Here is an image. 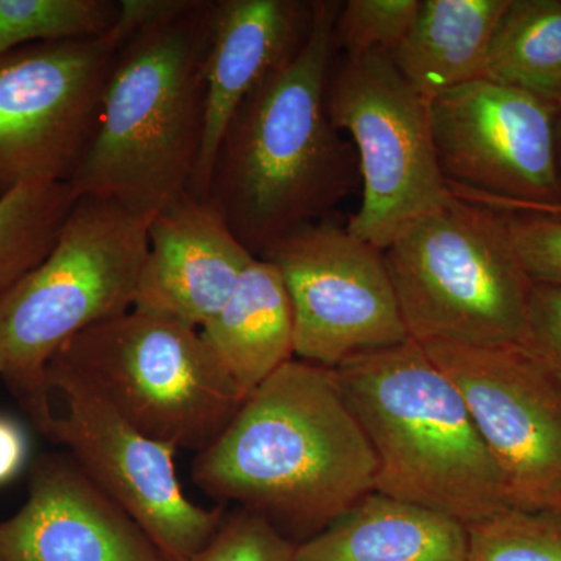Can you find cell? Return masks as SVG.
<instances>
[{
	"mask_svg": "<svg viewBox=\"0 0 561 561\" xmlns=\"http://www.w3.org/2000/svg\"><path fill=\"white\" fill-rule=\"evenodd\" d=\"M378 460L334 368L291 359L192 463L209 497L261 515L295 545L375 491Z\"/></svg>",
	"mask_w": 561,
	"mask_h": 561,
	"instance_id": "1",
	"label": "cell"
},
{
	"mask_svg": "<svg viewBox=\"0 0 561 561\" xmlns=\"http://www.w3.org/2000/svg\"><path fill=\"white\" fill-rule=\"evenodd\" d=\"M339 9L313 2L300 50L247 95L217 149L208 201L253 256L359 186L356 150L327 106Z\"/></svg>",
	"mask_w": 561,
	"mask_h": 561,
	"instance_id": "2",
	"label": "cell"
},
{
	"mask_svg": "<svg viewBox=\"0 0 561 561\" xmlns=\"http://www.w3.org/2000/svg\"><path fill=\"white\" fill-rule=\"evenodd\" d=\"M213 9L214 0H197L122 44L98 130L69 181L79 197L153 217L190 192L205 131Z\"/></svg>",
	"mask_w": 561,
	"mask_h": 561,
	"instance_id": "3",
	"label": "cell"
},
{
	"mask_svg": "<svg viewBox=\"0 0 561 561\" xmlns=\"http://www.w3.org/2000/svg\"><path fill=\"white\" fill-rule=\"evenodd\" d=\"M334 371L378 460L375 491L467 527L511 508L463 398L420 343L359 354Z\"/></svg>",
	"mask_w": 561,
	"mask_h": 561,
	"instance_id": "4",
	"label": "cell"
},
{
	"mask_svg": "<svg viewBox=\"0 0 561 561\" xmlns=\"http://www.w3.org/2000/svg\"><path fill=\"white\" fill-rule=\"evenodd\" d=\"M150 220L116 202L79 197L46 260L0 302V379L35 426L58 351L135 308Z\"/></svg>",
	"mask_w": 561,
	"mask_h": 561,
	"instance_id": "5",
	"label": "cell"
},
{
	"mask_svg": "<svg viewBox=\"0 0 561 561\" xmlns=\"http://www.w3.org/2000/svg\"><path fill=\"white\" fill-rule=\"evenodd\" d=\"M383 254L411 341L526 346L531 280L501 210L454 195Z\"/></svg>",
	"mask_w": 561,
	"mask_h": 561,
	"instance_id": "6",
	"label": "cell"
},
{
	"mask_svg": "<svg viewBox=\"0 0 561 561\" xmlns=\"http://www.w3.org/2000/svg\"><path fill=\"white\" fill-rule=\"evenodd\" d=\"M51 360L79 373L142 434L176 451H203L247 400L201 331L135 309L81 332Z\"/></svg>",
	"mask_w": 561,
	"mask_h": 561,
	"instance_id": "7",
	"label": "cell"
},
{
	"mask_svg": "<svg viewBox=\"0 0 561 561\" xmlns=\"http://www.w3.org/2000/svg\"><path fill=\"white\" fill-rule=\"evenodd\" d=\"M327 106L353 139L362 203L350 232L386 251L427 214L454 198L435 154L430 106L389 54L345 57L328 80Z\"/></svg>",
	"mask_w": 561,
	"mask_h": 561,
	"instance_id": "8",
	"label": "cell"
},
{
	"mask_svg": "<svg viewBox=\"0 0 561 561\" xmlns=\"http://www.w3.org/2000/svg\"><path fill=\"white\" fill-rule=\"evenodd\" d=\"M46 412L36 430L147 531L169 559L191 561L224 523L220 507L181 489L172 446L147 437L90 381L60 362L47 365Z\"/></svg>",
	"mask_w": 561,
	"mask_h": 561,
	"instance_id": "9",
	"label": "cell"
},
{
	"mask_svg": "<svg viewBox=\"0 0 561 561\" xmlns=\"http://www.w3.org/2000/svg\"><path fill=\"white\" fill-rule=\"evenodd\" d=\"M119 47L110 32L0 55V195L72 180L98 130Z\"/></svg>",
	"mask_w": 561,
	"mask_h": 561,
	"instance_id": "10",
	"label": "cell"
},
{
	"mask_svg": "<svg viewBox=\"0 0 561 561\" xmlns=\"http://www.w3.org/2000/svg\"><path fill=\"white\" fill-rule=\"evenodd\" d=\"M260 257L279 268L289 291L297 359L337 368L411 341L386 254L348 228L312 221Z\"/></svg>",
	"mask_w": 561,
	"mask_h": 561,
	"instance_id": "11",
	"label": "cell"
},
{
	"mask_svg": "<svg viewBox=\"0 0 561 561\" xmlns=\"http://www.w3.org/2000/svg\"><path fill=\"white\" fill-rule=\"evenodd\" d=\"M427 106L438 165L456 197L496 210L561 203L559 108L486 79L443 92Z\"/></svg>",
	"mask_w": 561,
	"mask_h": 561,
	"instance_id": "12",
	"label": "cell"
},
{
	"mask_svg": "<svg viewBox=\"0 0 561 561\" xmlns=\"http://www.w3.org/2000/svg\"><path fill=\"white\" fill-rule=\"evenodd\" d=\"M421 346L463 398L511 508H561V383L523 345Z\"/></svg>",
	"mask_w": 561,
	"mask_h": 561,
	"instance_id": "13",
	"label": "cell"
},
{
	"mask_svg": "<svg viewBox=\"0 0 561 561\" xmlns=\"http://www.w3.org/2000/svg\"><path fill=\"white\" fill-rule=\"evenodd\" d=\"M0 561H173L68 454L33 461L27 500L0 522Z\"/></svg>",
	"mask_w": 561,
	"mask_h": 561,
	"instance_id": "14",
	"label": "cell"
},
{
	"mask_svg": "<svg viewBox=\"0 0 561 561\" xmlns=\"http://www.w3.org/2000/svg\"><path fill=\"white\" fill-rule=\"evenodd\" d=\"M254 257L213 203L186 192L151 217L133 309L201 331Z\"/></svg>",
	"mask_w": 561,
	"mask_h": 561,
	"instance_id": "15",
	"label": "cell"
},
{
	"mask_svg": "<svg viewBox=\"0 0 561 561\" xmlns=\"http://www.w3.org/2000/svg\"><path fill=\"white\" fill-rule=\"evenodd\" d=\"M313 2L216 0L206 57V113L201 157L190 192L208 201L210 176L225 130L247 95L300 50Z\"/></svg>",
	"mask_w": 561,
	"mask_h": 561,
	"instance_id": "16",
	"label": "cell"
},
{
	"mask_svg": "<svg viewBox=\"0 0 561 561\" xmlns=\"http://www.w3.org/2000/svg\"><path fill=\"white\" fill-rule=\"evenodd\" d=\"M295 561H468V529L431 508L371 491L297 545Z\"/></svg>",
	"mask_w": 561,
	"mask_h": 561,
	"instance_id": "17",
	"label": "cell"
},
{
	"mask_svg": "<svg viewBox=\"0 0 561 561\" xmlns=\"http://www.w3.org/2000/svg\"><path fill=\"white\" fill-rule=\"evenodd\" d=\"M201 334L249 398L273 373L295 359L294 309L279 268L264 257H254Z\"/></svg>",
	"mask_w": 561,
	"mask_h": 561,
	"instance_id": "18",
	"label": "cell"
},
{
	"mask_svg": "<svg viewBox=\"0 0 561 561\" xmlns=\"http://www.w3.org/2000/svg\"><path fill=\"white\" fill-rule=\"evenodd\" d=\"M508 0H421L411 31L390 54L404 80L430 102L482 79Z\"/></svg>",
	"mask_w": 561,
	"mask_h": 561,
	"instance_id": "19",
	"label": "cell"
},
{
	"mask_svg": "<svg viewBox=\"0 0 561 561\" xmlns=\"http://www.w3.org/2000/svg\"><path fill=\"white\" fill-rule=\"evenodd\" d=\"M482 79L561 106V0H508Z\"/></svg>",
	"mask_w": 561,
	"mask_h": 561,
	"instance_id": "20",
	"label": "cell"
},
{
	"mask_svg": "<svg viewBox=\"0 0 561 561\" xmlns=\"http://www.w3.org/2000/svg\"><path fill=\"white\" fill-rule=\"evenodd\" d=\"M79 195L69 183H25L0 195V302L46 260Z\"/></svg>",
	"mask_w": 561,
	"mask_h": 561,
	"instance_id": "21",
	"label": "cell"
},
{
	"mask_svg": "<svg viewBox=\"0 0 561 561\" xmlns=\"http://www.w3.org/2000/svg\"><path fill=\"white\" fill-rule=\"evenodd\" d=\"M117 16L114 0H0V55L28 44L103 38Z\"/></svg>",
	"mask_w": 561,
	"mask_h": 561,
	"instance_id": "22",
	"label": "cell"
},
{
	"mask_svg": "<svg viewBox=\"0 0 561 561\" xmlns=\"http://www.w3.org/2000/svg\"><path fill=\"white\" fill-rule=\"evenodd\" d=\"M468 529V561H561V508H505Z\"/></svg>",
	"mask_w": 561,
	"mask_h": 561,
	"instance_id": "23",
	"label": "cell"
},
{
	"mask_svg": "<svg viewBox=\"0 0 561 561\" xmlns=\"http://www.w3.org/2000/svg\"><path fill=\"white\" fill-rule=\"evenodd\" d=\"M421 0H348L335 20V46L345 57L391 54L411 31Z\"/></svg>",
	"mask_w": 561,
	"mask_h": 561,
	"instance_id": "24",
	"label": "cell"
},
{
	"mask_svg": "<svg viewBox=\"0 0 561 561\" xmlns=\"http://www.w3.org/2000/svg\"><path fill=\"white\" fill-rule=\"evenodd\" d=\"M297 545L267 519L243 511L225 516L219 530L191 561H295Z\"/></svg>",
	"mask_w": 561,
	"mask_h": 561,
	"instance_id": "25",
	"label": "cell"
},
{
	"mask_svg": "<svg viewBox=\"0 0 561 561\" xmlns=\"http://www.w3.org/2000/svg\"><path fill=\"white\" fill-rule=\"evenodd\" d=\"M502 214L513 250L531 283L561 287V217Z\"/></svg>",
	"mask_w": 561,
	"mask_h": 561,
	"instance_id": "26",
	"label": "cell"
},
{
	"mask_svg": "<svg viewBox=\"0 0 561 561\" xmlns=\"http://www.w3.org/2000/svg\"><path fill=\"white\" fill-rule=\"evenodd\" d=\"M526 348L561 383V287L531 283Z\"/></svg>",
	"mask_w": 561,
	"mask_h": 561,
	"instance_id": "27",
	"label": "cell"
},
{
	"mask_svg": "<svg viewBox=\"0 0 561 561\" xmlns=\"http://www.w3.org/2000/svg\"><path fill=\"white\" fill-rule=\"evenodd\" d=\"M195 2L197 0H119V16L111 35L122 46L139 33L175 20Z\"/></svg>",
	"mask_w": 561,
	"mask_h": 561,
	"instance_id": "28",
	"label": "cell"
},
{
	"mask_svg": "<svg viewBox=\"0 0 561 561\" xmlns=\"http://www.w3.org/2000/svg\"><path fill=\"white\" fill-rule=\"evenodd\" d=\"M28 457V440L16 421L0 415V485L18 478Z\"/></svg>",
	"mask_w": 561,
	"mask_h": 561,
	"instance_id": "29",
	"label": "cell"
},
{
	"mask_svg": "<svg viewBox=\"0 0 561 561\" xmlns=\"http://www.w3.org/2000/svg\"><path fill=\"white\" fill-rule=\"evenodd\" d=\"M502 213H530L561 217V203H556V205H516L502 209Z\"/></svg>",
	"mask_w": 561,
	"mask_h": 561,
	"instance_id": "30",
	"label": "cell"
},
{
	"mask_svg": "<svg viewBox=\"0 0 561 561\" xmlns=\"http://www.w3.org/2000/svg\"><path fill=\"white\" fill-rule=\"evenodd\" d=\"M556 147H557V162H559V171L561 176V106L557 113L556 119Z\"/></svg>",
	"mask_w": 561,
	"mask_h": 561,
	"instance_id": "31",
	"label": "cell"
}]
</instances>
